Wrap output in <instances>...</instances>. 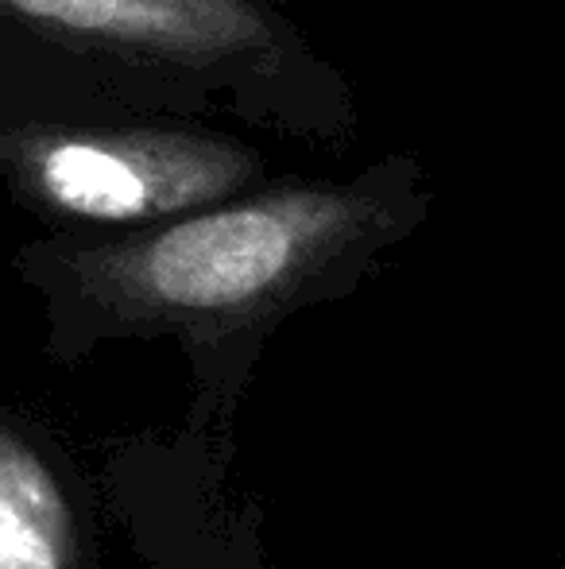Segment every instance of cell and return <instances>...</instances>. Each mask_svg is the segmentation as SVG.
I'll return each instance as SVG.
<instances>
[{
  "label": "cell",
  "instance_id": "obj_1",
  "mask_svg": "<svg viewBox=\"0 0 565 569\" xmlns=\"http://www.w3.org/2000/svg\"><path fill=\"white\" fill-rule=\"evenodd\" d=\"M430 202L426 163L392 151L349 179L275 174L159 226L59 229L31 240L20 268L85 330L218 345L353 287L423 226Z\"/></svg>",
  "mask_w": 565,
  "mask_h": 569
},
{
  "label": "cell",
  "instance_id": "obj_2",
  "mask_svg": "<svg viewBox=\"0 0 565 569\" xmlns=\"http://www.w3.org/2000/svg\"><path fill=\"white\" fill-rule=\"evenodd\" d=\"M0 43L137 109L349 151L361 106L286 0H0Z\"/></svg>",
  "mask_w": 565,
  "mask_h": 569
},
{
  "label": "cell",
  "instance_id": "obj_3",
  "mask_svg": "<svg viewBox=\"0 0 565 569\" xmlns=\"http://www.w3.org/2000/svg\"><path fill=\"white\" fill-rule=\"evenodd\" d=\"M272 179L225 120L137 109L0 67V190L54 229H143Z\"/></svg>",
  "mask_w": 565,
  "mask_h": 569
},
{
  "label": "cell",
  "instance_id": "obj_4",
  "mask_svg": "<svg viewBox=\"0 0 565 569\" xmlns=\"http://www.w3.org/2000/svg\"><path fill=\"white\" fill-rule=\"evenodd\" d=\"M78 535L54 472L0 427V569H74Z\"/></svg>",
  "mask_w": 565,
  "mask_h": 569
},
{
  "label": "cell",
  "instance_id": "obj_5",
  "mask_svg": "<svg viewBox=\"0 0 565 569\" xmlns=\"http://www.w3.org/2000/svg\"><path fill=\"white\" fill-rule=\"evenodd\" d=\"M562 569H565V566H562Z\"/></svg>",
  "mask_w": 565,
  "mask_h": 569
}]
</instances>
